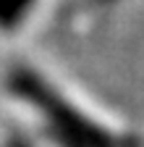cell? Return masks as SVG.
<instances>
[{"label": "cell", "mask_w": 144, "mask_h": 147, "mask_svg": "<svg viewBox=\"0 0 144 147\" xmlns=\"http://www.w3.org/2000/svg\"><path fill=\"white\" fill-rule=\"evenodd\" d=\"M16 89L34 105L40 108L42 118H47L52 137L60 142V147H139L136 139L110 134V129H102L92 118L66 102L52 87L42 84L31 74H21L16 79Z\"/></svg>", "instance_id": "cell-1"}, {"label": "cell", "mask_w": 144, "mask_h": 147, "mask_svg": "<svg viewBox=\"0 0 144 147\" xmlns=\"http://www.w3.org/2000/svg\"><path fill=\"white\" fill-rule=\"evenodd\" d=\"M13 147H29V144H21V142H19V144H13Z\"/></svg>", "instance_id": "cell-2"}]
</instances>
